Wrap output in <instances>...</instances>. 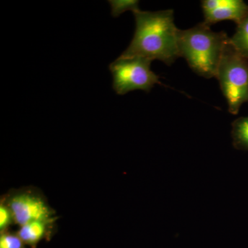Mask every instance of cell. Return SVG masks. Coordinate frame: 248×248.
Returning a JSON list of instances; mask_svg holds the SVG:
<instances>
[{"label":"cell","instance_id":"1","mask_svg":"<svg viewBox=\"0 0 248 248\" xmlns=\"http://www.w3.org/2000/svg\"><path fill=\"white\" fill-rule=\"evenodd\" d=\"M135 31L133 40L122 58L159 60L171 65L179 58V29L174 23L173 10L150 12L134 11Z\"/></svg>","mask_w":248,"mask_h":248},{"label":"cell","instance_id":"2","mask_svg":"<svg viewBox=\"0 0 248 248\" xmlns=\"http://www.w3.org/2000/svg\"><path fill=\"white\" fill-rule=\"evenodd\" d=\"M230 37L215 32L202 22L178 32L179 57L184 58L196 74L207 79L216 78L223 50Z\"/></svg>","mask_w":248,"mask_h":248},{"label":"cell","instance_id":"3","mask_svg":"<svg viewBox=\"0 0 248 248\" xmlns=\"http://www.w3.org/2000/svg\"><path fill=\"white\" fill-rule=\"evenodd\" d=\"M216 78L228 110L236 115L241 106L248 102V60L236 51L230 40L223 50Z\"/></svg>","mask_w":248,"mask_h":248},{"label":"cell","instance_id":"4","mask_svg":"<svg viewBox=\"0 0 248 248\" xmlns=\"http://www.w3.org/2000/svg\"><path fill=\"white\" fill-rule=\"evenodd\" d=\"M151 60L142 58H120L110 63L112 89L124 95L141 90L150 92L155 85L160 84L159 77L151 69Z\"/></svg>","mask_w":248,"mask_h":248},{"label":"cell","instance_id":"5","mask_svg":"<svg viewBox=\"0 0 248 248\" xmlns=\"http://www.w3.org/2000/svg\"><path fill=\"white\" fill-rule=\"evenodd\" d=\"M14 214L15 223L20 227L37 220L56 217L42 190L35 186L11 189L1 196Z\"/></svg>","mask_w":248,"mask_h":248},{"label":"cell","instance_id":"6","mask_svg":"<svg viewBox=\"0 0 248 248\" xmlns=\"http://www.w3.org/2000/svg\"><path fill=\"white\" fill-rule=\"evenodd\" d=\"M204 23L210 27L222 21L239 24L248 14V5L242 0H203Z\"/></svg>","mask_w":248,"mask_h":248},{"label":"cell","instance_id":"7","mask_svg":"<svg viewBox=\"0 0 248 248\" xmlns=\"http://www.w3.org/2000/svg\"><path fill=\"white\" fill-rule=\"evenodd\" d=\"M58 217L31 221L19 227L17 233L29 248H37L42 241H50L57 231Z\"/></svg>","mask_w":248,"mask_h":248},{"label":"cell","instance_id":"8","mask_svg":"<svg viewBox=\"0 0 248 248\" xmlns=\"http://www.w3.org/2000/svg\"><path fill=\"white\" fill-rule=\"evenodd\" d=\"M230 42L238 53L248 60V14L238 24L236 32L230 37Z\"/></svg>","mask_w":248,"mask_h":248},{"label":"cell","instance_id":"9","mask_svg":"<svg viewBox=\"0 0 248 248\" xmlns=\"http://www.w3.org/2000/svg\"><path fill=\"white\" fill-rule=\"evenodd\" d=\"M232 126V137L235 148L248 151V116L234 120Z\"/></svg>","mask_w":248,"mask_h":248},{"label":"cell","instance_id":"10","mask_svg":"<svg viewBox=\"0 0 248 248\" xmlns=\"http://www.w3.org/2000/svg\"><path fill=\"white\" fill-rule=\"evenodd\" d=\"M0 248H29L19 237L17 232H0Z\"/></svg>","mask_w":248,"mask_h":248},{"label":"cell","instance_id":"11","mask_svg":"<svg viewBox=\"0 0 248 248\" xmlns=\"http://www.w3.org/2000/svg\"><path fill=\"white\" fill-rule=\"evenodd\" d=\"M16 225L14 214L8 203L1 197L0 199V232L8 231Z\"/></svg>","mask_w":248,"mask_h":248},{"label":"cell","instance_id":"12","mask_svg":"<svg viewBox=\"0 0 248 248\" xmlns=\"http://www.w3.org/2000/svg\"><path fill=\"white\" fill-rule=\"evenodd\" d=\"M112 9V16L118 17L127 11H137L139 9V1H109Z\"/></svg>","mask_w":248,"mask_h":248}]
</instances>
